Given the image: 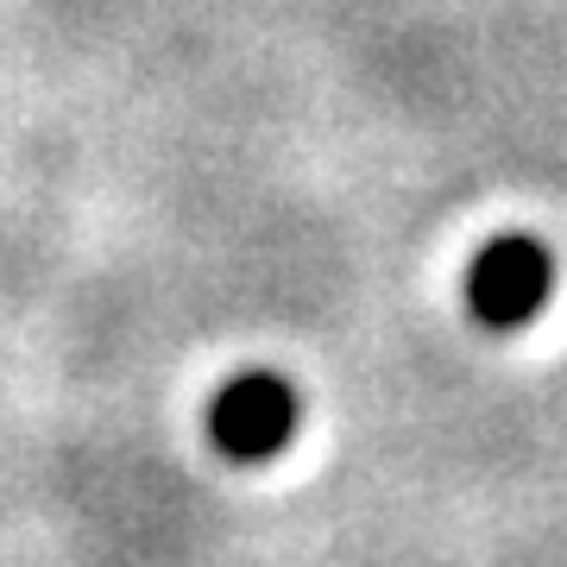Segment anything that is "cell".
Returning <instances> with one entry per match:
<instances>
[{"label": "cell", "mask_w": 567, "mask_h": 567, "mask_svg": "<svg viewBox=\"0 0 567 567\" xmlns=\"http://www.w3.org/2000/svg\"><path fill=\"white\" fill-rule=\"evenodd\" d=\"M548 290H555V259H548L543 240H529V234H505V240H492L473 271H466V309H473V322L480 328H524L543 316Z\"/></svg>", "instance_id": "1"}, {"label": "cell", "mask_w": 567, "mask_h": 567, "mask_svg": "<svg viewBox=\"0 0 567 567\" xmlns=\"http://www.w3.org/2000/svg\"><path fill=\"white\" fill-rule=\"evenodd\" d=\"M303 423V398L278 372H240L208 410V435L227 461H271Z\"/></svg>", "instance_id": "2"}]
</instances>
